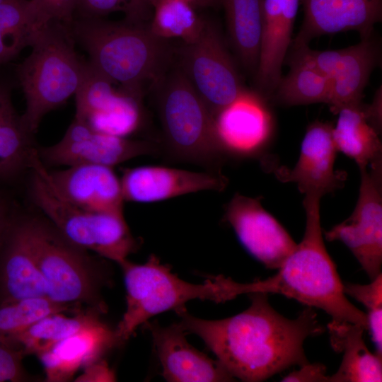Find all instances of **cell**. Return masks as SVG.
<instances>
[{
    "label": "cell",
    "instance_id": "obj_1",
    "mask_svg": "<svg viewBox=\"0 0 382 382\" xmlns=\"http://www.w3.org/2000/svg\"><path fill=\"white\" fill-rule=\"evenodd\" d=\"M250 306L220 320H204L175 311L187 334L199 337L217 360L235 378L262 381L294 365L308 362L303 343L323 334L313 307L306 306L294 319L287 318L270 304L267 294H249Z\"/></svg>",
    "mask_w": 382,
    "mask_h": 382
},
{
    "label": "cell",
    "instance_id": "obj_2",
    "mask_svg": "<svg viewBox=\"0 0 382 382\" xmlns=\"http://www.w3.org/2000/svg\"><path fill=\"white\" fill-rule=\"evenodd\" d=\"M320 199L315 195L305 196L306 228L301 241L296 243L276 274L244 283L245 294H282L306 306L323 310L332 322L351 323L366 330V313L347 298L344 284L324 244Z\"/></svg>",
    "mask_w": 382,
    "mask_h": 382
},
{
    "label": "cell",
    "instance_id": "obj_3",
    "mask_svg": "<svg viewBox=\"0 0 382 382\" xmlns=\"http://www.w3.org/2000/svg\"><path fill=\"white\" fill-rule=\"evenodd\" d=\"M89 62L122 88L142 95L145 82L154 85L169 69L174 50L154 35L149 23L115 22L102 18H74L69 25Z\"/></svg>",
    "mask_w": 382,
    "mask_h": 382
},
{
    "label": "cell",
    "instance_id": "obj_4",
    "mask_svg": "<svg viewBox=\"0 0 382 382\" xmlns=\"http://www.w3.org/2000/svg\"><path fill=\"white\" fill-rule=\"evenodd\" d=\"M153 86L163 133L161 154L170 161L221 173L224 156L216 141L214 117L183 71L169 69Z\"/></svg>",
    "mask_w": 382,
    "mask_h": 382
},
{
    "label": "cell",
    "instance_id": "obj_5",
    "mask_svg": "<svg viewBox=\"0 0 382 382\" xmlns=\"http://www.w3.org/2000/svg\"><path fill=\"white\" fill-rule=\"evenodd\" d=\"M68 25L53 21L18 65V77L25 98L23 125L32 135L42 118L75 95L83 62L77 55Z\"/></svg>",
    "mask_w": 382,
    "mask_h": 382
},
{
    "label": "cell",
    "instance_id": "obj_6",
    "mask_svg": "<svg viewBox=\"0 0 382 382\" xmlns=\"http://www.w3.org/2000/svg\"><path fill=\"white\" fill-rule=\"evenodd\" d=\"M27 227L30 252L45 281L47 296L105 313L101 290L109 283L105 266L48 220L27 218Z\"/></svg>",
    "mask_w": 382,
    "mask_h": 382
},
{
    "label": "cell",
    "instance_id": "obj_7",
    "mask_svg": "<svg viewBox=\"0 0 382 382\" xmlns=\"http://www.w3.org/2000/svg\"><path fill=\"white\" fill-rule=\"evenodd\" d=\"M123 271L127 306L115 332L121 343L127 340L137 328L161 313L185 308L191 300H209L216 303L232 300L231 278L210 277L202 284L180 279L170 267L151 255L144 264L127 259L119 264Z\"/></svg>",
    "mask_w": 382,
    "mask_h": 382
},
{
    "label": "cell",
    "instance_id": "obj_8",
    "mask_svg": "<svg viewBox=\"0 0 382 382\" xmlns=\"http://www.w3.org/2000/svg\"><path fill=\"white\" fill-rule=\"evenodd\" d=\"M30 185L34 204L66 238L118 264L139 248L124 214L88 211L60 198L34 168Z\"/></svg>",
    "mask_w": 382,
    "mask_h": 382
},
{
    "label": "cell",
    "instance_id": "obj_9",
    "mask_svg": "<svg viewBox=\"0 0 382 382\" xmlns=\"http://www.w3.org/2000/svg\"><path fill=\"white\" fill-rule=\"evenodd\" d=\"M178 68L214 116L245 89L219 26L205 18L199 38L175 52Z\"/></svg>",
    "mask_w": 382,
    "mask_h": 382
},
{
    "label": "cell",
    "instance_id": "obj_10",
    "mask_svg": "<svg viewBox=\"0 0 382 382\" xmlns=\"http://www.w3.org/2000/svg\"><path fill=\"white\" fill-rule=\"evenodd\" d=\"M382 162L361 170L359 197L352 214L325 232L328 241H340L352 253L371 280L381 273Z\"/></svg>",
    "mask_w": 382,
    "mask_h": 382
},
{
    "label": "cell",
    "instance_id": "obj_11",
    "mask_svg": "<svg viewBox=\"0 0 382 382\" xmlns=\"http://www.w3.org/2000/svg\"><path fill=\"white\" fill-rule=\"evenodd\" d=\"M289 50L311 62L328 79L330 96L327 105L334 114L362 102L364 91L381 55L374 33L343 49L319 51L308 45H291Z\"/></svg>",
    "mask_w": 382,
    "mask_h": 382
},
{
    "label": "cell",
    "instance_id": "obj_12",
    "mask_svg": "<svg viewBox=\"0 0 382 382\" xmlns=\"http://www.w3.org/2000/svg\"><path fill=\"white\" fill-rule=\"evenodd\" d=\"M42 163L54 166L98 164L110 167L129 159L161 154V145L99 132L74 119L62 139L37 150Z\"/></svg>",
    "mask_w": 382,
    "mask_h": 382
},
{
    "label": "cell",
    "instance_id": "obj_13",
    "mask_svg": "<svg viewBox=\"0 0 382 382\" xmlns=\"http://www.w3.org/2000/svg\"><path fill=\"white\" fill-rule=\"evenodd\" d=\"M30 168L38 171L60 198L74 206L92 212L124 214L120 179L112 167L77 164L49 171L35 149Z\"/></svg>",
    "mask_w": 382,
    "mask_h": 382
},
{
    "label": "cell",
    "instance_id": "obj_14",
    "mask_svg": "<svg viewBox=\"0 0 382 382\" xmlns=\"http://www.w3.org/2000/svg\"><path fill=\"white\" fill-rule=\"evenodd\" d=\"M267 101L257 91L245 88L214 116L215 135L224 157H255L265 149L274 128Z\"/></svg>",
    "mask_w": 382,
    "mask_h": 382
},
{
    "label": "cell",
    "instance_id": "obj_15",
    "mask_svg": "<svg viewBox=\"0 0 382 382\" xmlns=\"http://www.w3.org/2000/svg\"><path fill=\"white\" fill-rule=\"evenodd\" d=\"M256 198L236 193L225 205L224 221L243 246L267 268L278 269L296 245L282 224Z\"/></svg>",
    "mask_w": 382,
    "mask_h": 382
},
{
    "label": "cell",
    "instance_id": "obj_16",
    "mask_svg": "<svg viewBox=\"0 0 382 382\" xmlns=\"http://www.w3.org/2000/svg\"><path fill=\"white\" fill-rule=\"evenodd\" d=\"M333 125L316 121L308 125L303 137L299 159L292 168L265 163L277 178L294 183L306 195L322 197L344 185L345 172L334 169L337 149L332 138Z\"/></svg>",
    "mask_w": 382,
    "mask_h": 382
},
{
    "label": "cell",
    "instance_id": "obj_17",
    "mask_svg": "<svg viewBox=\"0 0 382 382\" xmlns=\"http://www.w3.org/2000/svg\"><path fill=\"white\" fill-rule=\"evenodd\" d=\"M120 183L125 201L151 203L201 191L221 192L228 179L221 173L142 166L122 170Z\"/></svg>",
    "mask_w": 382,
    "mask_h": 382
},
{
    "label": "cell",
    "instance_id": "obj_18",
    "mask_svg": "<svg viewBox=\"0 0 382 382\" xmlns=\"http://www.w3.org/2000/svg\"><path fill=\"white\" fill-rule=\"evenodd\" d=\"M300 4L303 21L293 45H308L321 35L349 30L366 37L382 19V0H300Z\"/></svg>",
    "mask_w": 382,
    "mask_h": 382
},
{
    "label": "cell",
    "instance_id": "obj_19",
    "mask_svg": "<svg viewBox=\"0 0 382 382\" xmlns=\"http://www.w3.org/2000/svg\"><path fill=\"white\" fill-rule=\"evenodd\" d=\"M150 331L162 366V375L171 382H216L233 381L218 361L191 346L187 332L179 323L161 326L156 320L144 323Z\"/></svg>",
    "mask_w": 382,
    "mask_h": 382
},
{
    "label": "cell",
    "instance_id": "obj_20",
    "mask_svg": "<svg viewBox=\"0 0 382 382\" xmlns=\"http://www.w3.org/2000/svg\"><path fill=\"white\" fill-rule=\"evenodd\" d=\"M48 297L47 286L30 252L27 218L13 216L0 247V305Z\"/></svg>",
    "mask_w": 382,
    "mask_h": 382
},
{
    "label": "cell",
    "instance_id": "obj_21",
    "mask_svg": "<svg viewBox=\"0 0 382 382\" xmlns=\"http://www.w3.org/2000/svg\"><path fill=\"white\" fill-rule=\"evenodd\" d=\"M300 0H264L257 69V91L270 100L280 78L282 67L292 41L293 28Z\"/></svg>",
    "mask_w": 382,
    "mask_h": 382
},
{
    "label": "cell",
    "instance_id": "obj_22",
    "mask_svg": "<svg viewBox=\"0 0 382 382\" xmlns=\"http://www.w3.org/2000/svg\"><path fill=\"white\" fill-rule=\"evenodd\" d=\"M120 344L115 330L100 319L37 356L44 367L46 381L64 382Z\"/></svg>",
    "mask_w": 382,
    "mask_h": 382
},
{
    "label": "cell",
    "instance_id": "obj_23",
    "mask_svg": "<svg viewBox=\"0 0 382 382\" xmlns=\"http://www.w3.org/2000/svg\"><path fill=\"white\" fill-rule=\"evenodd\" d=\"M333 349L343 353L338 370L329 376L328 382H381V356L367 348L363 333L365 329L351 323L328 324Z\"/></svg>",
    "mask_w": 382,
    "mask_h": 382
},
{
    "label": "cell",
    "instance_id": "obj_24",
    "mask_svg": "<svg viewBox=\"0 0 382 382\" xmlns=\"http://www.w3.org/2000/svg\"><path fill=\"white\" fill-rule=\"evenodd\" d=\"M52 21L31 0H0V64L32 47Z\"/></svg>",
    "mask_w": 382,
    "mask_h": 382
},
{
    "label": "cell",
    "instance_id": "obj_25",
    "mask_svg": "<svg viewBox=\"0 0 382 382\" xmlns=\"http://www.w3.org/2000/svg\"><path fill=\"white\" fill-rule=\"evenodd\" d=\"M363 102L342 108L332 127L335 148L352 158L359 170L381 162L382 146L379 133L368 122Z\"/></svg>",
    "mask_w": 382,
    "mask_h": 382
},
{
    "label": "cell",
    "instance_id": "obj_26",
    "mask_svg": "<svg viewBox=\"0 0 382 382\" xmlns=\"http://www.w3.org/2000/svg\"><path fill=\"white\" fill-rule=\"evenodd\" d=\"M231 44L243 69L254 78L258 65L264 0H221Z\"/></svg>",
    "mask_w": 382,
    "mask_h": 382
},
{
    "label": "cell",
    "instance_id": "obj_27",
    "mask_svg": "<svg viewBox=\"0 0 382 382\" xmlns=\"http://www.w3.org/2000/svg\"><path fill=\"white\" fill-rule=\"evenodd\" d=\"M284 63L289 71L282 76L270 100L282 106L316 103L328 104L330 96L328 79L311 62L289 50Z\"/></svg>",
    "mask_w": 382,
    "mask_h": 382
},
{
    "label": "cell",
    "instance_id": "obj_28",
    "mask_svg": "<svg viewBox=\"0 0 382 382\" xmlns=\"http://www.w3.org/2000/svg\"><path fill=\"white\" fill-rule=\"evenodd\" d=\"M32 134L23 125L8 88L0 85V180H8L30 168L35 149Z\"/></svg>",
    "mask_w": 382,
    "mask_h": 382
},
{
    "label": "cell",
    "instance_id": "obj_29",
    "mask_svg": "<svg viewBox=\"0 0 382 382\" xmlns=\"http://www.w3.org/2000/svg\"><path fill=\"white\" fill-rule=\"evenodd\" d=\"M100 314L91 308L82 309L71 317L65 316L64 313L51 314L21 332L4 340L22 349L25 355H37L95 323L100 319Z\"/></svg>",
    "mask_w": 382,
    "mask_h": 382
},
{
    "label": "cell",
    "instance_id": "obj_30",
    "mask_svg": "<svg viewBox=\"0 0 382 382\" xmlns=\"http://www.w3.org/2000/svg\"><path fill=\"white\" fill-rule=\"evenodd\" d=\"M153 17L149 28L156 36L168 40L180 38L191 44L199 37L205 18L196 8L180 0H150Z\"/></svg>",
    "mask_w": 382,
    "mask_h": 382
},
{
    "label": "cell",
    "instance_id": "obj_31",
    "mask_svg": "<svg viewBox=\"0 0 382 382\" xmlns=\"http://www.w3.org/2000/svg\"><path fill=\"white\" fill-rule=\"evenodd\" d=\"M141 96L121 88L111 103L81 122L99 132L128 137L139 131L144 123Z\"/></svg>",
    "mask_w": 382,
    "mask_h": 382
},
{
    "label": "cell",
    "instance_id": "obj_32",
    "mask_svg": "<svg viewBox=\"0 0 382 382\" xmlns=\"http://www.w3.org/2000/svg\"><path fill=\"white\" fill-rule=\"evenodd\" d=\"M80 306L60 303L49 297L28 298L0 305V338L7 339L54 313L77 312Z\"/></svg>",
    "mask_w": 382,
    "mask_h": 382
},
{
    "label": "cell",
    "instance_id": "obj_33",
    "mask_svg": "<svg viewBox=\"0 0 382 382\" xmlns=\"http://www.w3.org/2000/svg\"><path fill=\"white\" fill-rule=\"evenodd\" d=\"M368 284H344V291L361 303L367 310V329L376 348V354L382 356V274Z\"/></svg>",
    "mask_w": 382,
    "mask_h": 382
},
{
    "label": "cell",
    "instance_id": "obj_34",
    "mask_svg": "<svg viewBox=\"0 0 382 382\" xmlns=\"http://www.w3.org/2000/svg\"><path fill=\"white\" fill-rule=\"evenodd\" d=\"M151 10L150 0H78L75 13L81 18H103L122 12L125 21L147 23Z\"/></svg>",
    "mask_w": 382,
    "mask_h": 382
},
{
    "label": "cell",
    "instance_id": "obj_35",
    "mask_svg": "<svg viewBox=\"0 0 382 382\" xmlns=\"http://www.w3.org/2000/svg\"><path fill=\"white\" fill-rule=\"evenodd\" d=\"M24 356L22 349L0 338V382L29 381L30 378L22 364Z\"/></svg>",
    "mask_w": 382,
    "mask_h": 382
},
{
    "label": "cell",
    "instance_id": "obj_36",
    "mask_svg": "<svg viewBox=\"0 0 382 382\" xmlns=\"http://www.w3.org/2000/svg\"><path fill=\"white\" fill-rule=\"evenodd\" d=\"M52 21L69 25L74 18L78 0H31Z\"/></svg>",
    "mask_w": 382,
    "mask_h": 382
},
{
    "label": "cell",
    "instance_id": "obj_37",
    "mask_svg": "<svg viewBox=\"0 0 382 382\" xmlns=\"http://www.w3.org/2000/svg\"><path fill=\"white\" fill-rule=\"evenodd\" d=\"M300 366L299 370H295L283 377L282 381L328 382L329 376L326 374V368L323 364L308 362Z\"/></svg>",
    "mask_w": 382,
    "mask_h": 382
},
{
    "label": "cell",
    "instance_id": "obj_38",
    "mask_svg": "<svg viewBox=\"0 0 382 382\" xmlns=\"http://www.w3.org/2000/svg\"><path fill=\"white\" fill-rule=\"evenodd\" d=\"M116 376L107 362L101 359L85 368L76 379L77 382H108L115 381Z\"/></svg>",
    "mask_w": 382,
    "mask_h": 382
},
{
    "label": "cell",
    "instance_id": "obj_39",
    "mask_svg": "<svg viewBox=\"0 0 382 382\" xmlns=\"http://www.w3.org/2000/svg\"><path fill=\"white\" fill-rule=\"evenodd\" d=\"M382 92L380 86L370 104H364V110L368 122L380 134L381 130Z\"/></svg>",
    "mask_w": 382,
    "mask_h": 382
},
{
    "label": "cell",
    "instance_id": "obj_40",
    "mask_svg": "<svg viewBox=\"0 0 382 382\" xmlns=\"http://www.w3.org/2000/svg\"><path fill=\"white\" fill-rule=\"evenodd\" d=\"M13 216L8 202L0 195V247Z\"/></svg>",
    "mask_w": 382,
    "mask_h": 382
},
{
    "label": "cell",
    "instance_id": "obj_41",
    "mask_svg": "<svg viewBox=\"0 0 382 382\" xmlns=\"http://www.w3.org/2000/svg\"><path fill=\"white\" fill-rule=\"evenodd\" d=\"M183 1L195 8H219L221 7V0H180Z\"/></svg>",
    "mask_w": 382,
    "mask_h": 382
}]
</instances>
